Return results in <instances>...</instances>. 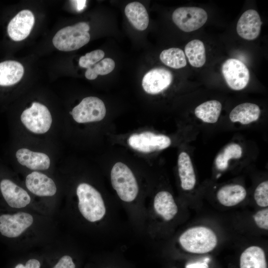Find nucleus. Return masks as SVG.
Wrapping results in <instances>:
<instances>
[{
	"label": "nucleus",
	"mask_w": 268,
	"mask_h": 268,
	"mask_svg": "<svg viewBox=\"0 0 268 268\" xmlns=\"http://www.w3.org/2000/svg\"><path fill=\"white\" fill-rule=\"evenodd\" d=\"M15 156L19 163L31 170H47L50 166L49 156L42 152L23 148L17 150Z\"/></svg>",
	"instance_id": "nucleus-16"
},
{
	"label": "nucleus",
	"mask_w": 268,
	"mask_h": 268,
	"mask_svg": "<svg viewBox=\"0 0 268 268\" xmlns=\"http://www.w3.org/2000/svg\"><path fill=\"white\" fill-rule=\"evenodd\" d=\"M240 268H267L265 252L261 247L250 246L241 254L240 258Z\"/></svg>",
	"instance_id": "nucleus-23"
},
{
	"label": "nucleus",
	"mask_w": 268,
	"mask_h": 268,
	"mask_svg": "<svg viewBox=\"0 0 268 268\" xmlns=\"http://www.w3.org/2000/svg\"><path fill=\"white\" fill-rule=\"evenodd\" d=\"M178 173L182 188L185 191L192 190L196 183V175L189 154L182 152L178 159Z\"/></svg>",
	"instance_id": "nucleus-17"
},
{
	"label": "nucleus",
	"mask_w": 268,
	"mask_h": 268,
	"mask_svg": "<svg viewBox=\"0 0 268 268\" xmlns=\"http://www.w3.org/2000/svg\"><path fill=\"white\" fill-rule=\"evenodd\" d=\"M24 72L23 66L15 61L0 63V86L12 85L19 81Z\"/></svg>",
	"instance_id": "nucleus-20"
},
{
	"label": "nucleus",
	"mask_w": 268,
	"mask_h": 268,
	"mask_svg": "<svg viewBox=\"0 0 268 268\" xmlns=\"http://www.w3.org/2000/svg\"><path fill=\"white\" fill-rule=\"evenodd\" d=\"M41 266L39 261L35 259H31L27 261L25 265L18 264L14 268H40Z\"/></svg>",
	"instance_id": "nucleus-33"
},
{
	"label": "nucleus",
	"mask_w": 268,
	"mask_h": 268,
	"mask_svg": "<svg viewBox=\"0 0 268 268\" xmlns=\"http://www.w3.org/2000/svg\"><path fill=\"white\" fill-rule=\"evenodd\" d=\"M104 56L105 53L101 50L91 51L80 58L78 62L79 65L82 67L87 69L102 60Z\"/></svg>",
	"instance_id": "nucleus-29"
},
{
	"label": "nucleus",
	"mask_w": 268,
	"mask_h": 268,
	"mask_svg": "<svg viewBox=\"0 0 268 268\" xmlns=\"http://www.w3.org/2000/svg\"><path fill=\"white\" fill-rule=\"evenodd\" d=\"M221 71L228 86L233 90L244 89L249 81L248 68L238 59L230 58L225 61L222 64Z\"/></svg>",
	"instance_id": "nucleus-9"
},
{
	"label": "nucleus",
	"mask_w": 268,
	"mask_h": 268,
	"mask_svg": "<svg viewBox=\"0 0 268 268\" xmlns=\"http://www.w3.org/2000/svg\"><path fill=\"white\" fill-rule=\"evenodd\" d=\"M209 261L208 258H206L203 262L188 264L186 266V268H208L207 263Z\"/></svg>",
	"instance_id": "nucleus-34"
},
{
	"label": "nucleus",
	"mask_w": 268,
	"mask_h": 268,
	"mask_svg": "<svg viewBox=\"0 0 268 268\" xmlns=\"http://www.w3.org/2000/svg\"><path fill=\"white\" fill-rule=\"evenodd\" d=\"M241 146L236 143H231L226 145L216 157L215 165L220 171L226 170L228 166L229 160L231 159H239L242 155Z\"/></svg>",
	"instance_id": "nucleus-26"
},
{
	"label": "nucleus",
	"mask_w": 268,
	"mask_h": 268,
	"mask_svg": "<svg viewBox=\"0 0 268 268\" xmlns=\"http://www.w3.org/2000/svg\"><path fill=\"white\" fill-rule=\"evenodd\" d=\"M25 185L32 194L39 197H51L57 192L54 181L42 173L34 171L26 177Z\"/></svg>",
	"instance_id": "nucleus-15"
},
{
	"label": "nucleus",
	"mask_w": 268,
	"mask_h": 268,
	"mask_svg": "<svg viewBox=\"0 0 268 268\" xmlns=\"http://www.w3.org/2000/svg\"><path fill=\"white\" fill-rule=\"evenodd\" d=\"M33 221L32 215L27 212L1 214L0 215V233L7 238L19 237L31 226Z\"/></svg>",
	"instance_id": "nucleus-10"
},
{
	"label": "nucleus",
	"mask_w": 268,
	"mask_h": 268,
	"mask_svg": "<svg viewBox=\"0 0 268 268\" xmlns=\"http://www.w3.org/2000/svg\"><path fill=\"white\" fill-rule=\"evenodd\" d=\"M222 105L215 100L204 102L198 106L195 109L196 116L204 123H215L219 118Z\"/></svg>",
	"instance_id": "nucleus-24"
},
{
	"label": "nucleus",
	"mask_w": 268,
	"mask_h": 268,
	"mask_svg": "<svg viewBox=\"0 0 268 268\" xmlns=\"http://www.w3.org/2000/svg\"><path fill=\"white\" fill-rule=\"evenodd\" d=\"M245 188L238 184L227 185L221 187L217 193L219 202L226 206H232L242 201L246 198Z\"/></svg>",
	"instance_id": "nucleus-21"
},
{
	"label": "nucleus",
	"mask_w": 268,
	"mask_h": 268,
	"mask_svg": "<svg viewBox=\"0 0 268 268\" xmlns=\"http://www.w3.org/2000/svg\"><path fill=\"white\" fill-rule=\"evenodd\" d=\"M185 54L190 65L195 67H202L206 61L203 43L198 39L190 41L185 47Z\"/></svg>",
	"instance_id": "nucleus-25"
},
{
	"label": "nucleus",
	"mask_w": 268,
	"mask_h": 268,
	"mask_svg": "<svg viewBox=\"0 0 268 268\" xmlns=\"http://www.w3.org/2000/svg\"><path fill=\"white\" fill-rule=\"evenodd\" d=\"M256 225L260 228L268 229V208L257 211L254 216Z\"/></svg>",
	"instance_id": "nucleus-31"
},
{
	"label": "nucleus",
	"mask_w": 268,
	"mask_h": 268,
	"mask_svg": "<svg viewBox=\"0 0 268 268\" xmlns=\"http://www.w3.org/2000/svg\"><path fill=\"white\" fill-rule=\"evenodd\" d=\"M89 25L84 22L65 27L55 34L53 38V45L62 51L77 50L89 42Z\"/></svg>",
	"instance_id": "nucleus-3"
},
{
	"label": "nucleus",
	"mask_w": 268,
	"mask_h": 268,
	"mask_svg": "<svg viewBox=\"0 0 268 268\" xmlns=\"http://www.w3.org/2000/svg\"><path fill=\"white\" fill-rule=\"evenodd\" d=\"M20 119L29 131L36 134L48 132L52 123V116L47 107L36 102L23 111Z\"/></svg>",
	"instance_id": "nucleus-5"
},
{
	"label": "nucleus",
	"mask_w": 268,
	"mask_h": 268,
	"mask_svg": "<svg viewBox=\"0 0 268 268\" xmlns=\"http://www.w3.org/2000/svg\"><path fill=\"white\" fill-rule=\"evenodd\" d=\"M125 15L130 23L137 30H145L149 23L147 11L143 4L137 1L128 3L125 8Z\"/></svg>",
	"instance_id": "nucleus-22"
},
{
	"label": "nucleus",
	"mask_w": 268,
	"mask_h": 268,
	"mask_svg": "<svg viewBox=\"0 0 268 268\" xmlns=\"http://www.w3.org/2000/svg\"><path fill=\"white\" fill-rule=\"evenodd\" d=\"M74 120L78 123H86L102 120L106 109L102 100L96 97L83 98L70 112Z\"/></svg>",
	"instance_id": "nucleus-6"
},
{
	"label": "nucleus",
	"mask_w": 268,
	"mask_h": 268,
	"mask_svg": "<svg viewBox=\"0 0 268 268\" xmlns=\"http://www.w3.org/2000/svg\"><path fill=\"white\" fill-rule=\"evenodd\" d=\"M260 114L261 110L257 105L247 102L233 108L229 114V119L232 122L247 125L258 120Z\"/></svg>",
	"instance_id": "nucleus-18"
},
{
	"label": "nucleus",
	"mask_w": 268,
	"mask_h": 268,
	"mask_svg": "<svg viewBox=\"0 0 268 268\" xmlns=\"http://www.w3.org/2000/svg\"><path fill=\"white\" fill-rule=\"evenodd\" d=\"M262 21L258 12L254 9H248L239 19L236 31L243 39L253 40L259 36Z\"/></svg>",
	"instance_id": "nucleus-14"
},
{
	"label": "nucleus",
	"mask_w": 268,
	"mask_h": 268,
	"mask_svg": "<svg viewBox=\"0 0 268 268\" xmlns=\"http://www.w3.org/2000/svg\"><path fill=\"white\" fill-rule=\"evenodd\" d=\"M115 67L113 60L109 58L102 59L85 71V77L89 80L96 79L98 75L108 74L112 72Z\"/></svg>",
	"instance_id": "nucleus-28"
},
{
	"label": "nucleus",
	"mask_w": 268,
	"mask_h": 268,
	"mask_svg": "<svg viewBox=\"0 0 268 268\" xmlns=\"http://www.w3.org/2000/svg\"><path fill=\"white\" fill-rule=\"evenodd\" d=\"M154 207L157 214L165 220H170L178 212V207L172 195L167 191L158 192L154 199Z\"/></svg>",
	"instance_id": "nucleus-19"
},
{
	"label": "nucleus",
	"mask_w": 268,
	"mask_h": 268,
	"mask_svg": "<svg viewBox=\"0 0 268 268\" xmlns=\"http://www.w3.org/2000/svg\"><path fill=\"white\" fill-rule=\"evenodd\" d=\"M172 20L181 30L190 32L198 30L206 22L207 14L204 9L198 7H180L172 14Z\"/></svg>",
	"instance_id": "nucleus-8"
},
{
	"label": "nucleus",
	"mask_w": 268,
	"mask_h": 268,
	"mask_svg": "<svg viewBox=\"0 0 268 268\" xmlns=\"http://www.w3.org/2000/svg\"><path fill=\"white\" fill-rule=\"evenodd\" d=\"M127 142L131 148L137 151L150 153L165 149L170 146L172 142L166 135L145 131L131 135Z\"/></svg>",
	"instance_id": "nucleus-7"
},
{
	"label": "nucleus",
	"mask_w": 268,
	"mask_h": 268,
	"mask_svg": "<svg viewBox=\"0 0 268 268\" xmlns=\"http://www.w3.org/2000/svg\"><path fill=\"white\" fill-rule=\"evenodd\" d=\"M254 199L257 204L262 207L268 205V182L261 183L256 188L254 192Z\"/></svg>",
	"instance_id": "nucleus-30"
},
{
	"label": "nucleus",
	"mask_w": 268,
	"mask_h": 268,
	"mask_svg": "<svg viewBox=\"0 0 268 268\" xmlns=\"http://www.w3.org/2000/svg\"><path fill=\"white\" fill-rule=\"evenodd\" d=\"M53 268H75L71 257L65 255L62 257Z\"/></svg>",
	"instance_id": "nucleus-32"
},
{
	"label": "nucleus",
	"mask_w": 268,
	"mask_h": 268,
	"mask_svg": "<svg viewBox=\"0 0 268 268\" xmlns=\"http://www.w3.org/2000/svg\"><path fill=\"white\" fill-rule=\"evenodd\" d=\"M71 1L75 3L76 9L78 10L83 9L85 6L86 0H73Z\"/></svg>",
	"instance_id": "nucleus-35"
},
{
	"label": "nucleus",
	"mask_w": 268,
	"mask_h": 268,
	"mask_svg": "<svg viewBox=\"0 0 268 268\" xmlns=\"http://www.w3.org/2000/svg\"><path fill=\"white\" fill-rule=\"evenodd\" d=\"M35 18L29 10L19 12L8 23L7 28L9 37L15 41H20L27 38L34 26Z\"/></svg>",
	"instance_id": "nucleus-12"
},
{
	"label": "nucleus",
	"mask_w": 268,
	"mask_h": 268,
	"mask_svg": "<svg viewBox=\"0 0 268 268\" xmlns=\"http://www.w3.org/2000/svg\"><path fill=\"white\" fill-rule=\"evenodd\" d=\"M179 243L188 252L204 254L215 248L217 238L211 229L205 226H196L183 233L179 237Z\"/></svg>",
	"instance_id": "nucleus-2"
},
{
	"label": "nucleus",
	"mask_w": 268,
	"mask_h": 268,
	"mask_svg": "<svg viewBox=\"0 0 268 268\" xmlns=\"http://www.w3.org/2000/svg\"><path fill=\"white\" fill-rule=\"evenodd\" d=\"M172 80L173 75L169 70L164 68H155L145 74L142 86L148 94H157L166 89Z\"/></svg>",
	"instance_id": "nucleus-11"
},
{
	"label": "nucleus",
	"mask_w": 268,
	"mask_h": 268,
	"mask_svg": "<svg viewBox=\"0 0 268 268\" xmlns=\"http://www.w3.org/2000/svg\"><path fill=\"white\" fill-rule=\"evenodd\" d=\"M0 191L4 201L11 207L21 208L26 206L31 201L27 192L9 179L1 180Z\"/></svg>",
	"instance_id": "nucleus-13"
},
{
	"label": "nucleus",
	"mask_w": 268,
	"mask_h": 268,
	"mask_svg": "<svg viewBox=\"0 0 268 268\" xmlns=\"http://www.w3.org/2000/svg\"><path fill=\"white\" fill-rule=\"evenodd\" d=\"M78 207L82 215L88 221H99L106 212L105 204L100 193L86 183L79 184L76 188Z\"/></svg>",
	"instance_id": "nucleus-1"
},
{
	"label": "nucleus",
	"mask_w": 268,
	"mask_h": 268,
	"mask_svg": "<svg viewBox=\"0 0 268 268\" xmlns=\"http://www.w3.org/2000/svg\"><path fill=\"white\" fill-rule=\"evenodd\" d=\"M111 181L113 188L123 201L131 202L136 197L138 186L136 178L131 169L122 162L116 163L111 171Z\"/></svg>",
	"instance_id": "nucleus-4"
},
{
	"label": "nucleus",
	"mask_w": 268,
	"mask_h": 268,
	"mask_svg": "<svg viewBox=\"0 0 268 268\" xmlns=\"http://www.w3.org/2000/svg\"><path fill=\"white\" fill-rule=\"evenodd\" d=\"M159 58L164 65L173 68H183L187 65L184 52L181 49L177 48L163 50L160 54Z\"/></svg>",
	"instance_id": "nucleus-27"
}]
</instances>
